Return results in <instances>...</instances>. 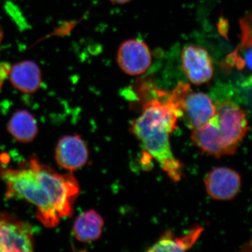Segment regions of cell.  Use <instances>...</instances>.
I'll return each mask as SVG.
<instances>
[{
  "label": "cell",
  "mask_w": 252,
  "mask_h": 252,
  "mask_svg": "<svg viewBox=\"0 0 252 252\" xmlns=\"http://www.w3.org/2000/svg\"><path fill=\"white\" fill-rule=\"evenodd\" d=\"M168 94L164 100L158 96L146 102L142 114L131 124V130L168 177L179 182L183 176V165L172 152L170 136L176 128L180 114Z\"/></svg>",
  "instance_id": "cell-1"
},
{
  "label": "cell",
  "mask_w": 252,
  "mask_h": 252,
  "mask_svg": "<svg viewBox=\"0 0 252 252\" xmlns=\"http://www.w3.org/2000/svg\"><path fill=\"white\" fill-rule=\"evenodd\" d=\"M49 169L32 157L18 168L0 166V180L6 186V198L32 204L37 209V220L47 228H54L61 218L53 204Z\"/></svg>",
  "instance_id": "cell-2"
},
{
  "label": "cell",
  "mask_w": 252,
  "mask_h": 252,
  "mask_svg": "<svg viewBox=\"0 0 252 252\" xmlns=\"http://www.w3.org/2000/svg\"><path fill=\"white\" fill-rule=\"evenodd\" d=\"M215 104L216 115L207 125L192 130V140L209 155L217 158L232 155L249 130L246 111L228 99Z\"/></svg>",
  "instance_id": "cell-3"
},
{
  "label": "cell",
  "mask_w": 252,
  "mask_h": 252,
  "mask_svg": "<svg viewBox=\"0 0 252 252\" xmlns=\"http://www.w3.org/2000/svg\"><path fill=\"white\" fill-rule=\"evenodd\" d=\"M168 98L192 130L203 127L216 115V104L203 93H193L188 84L180 83Z\"/></svg>",
  "instance_id": "cell-4"
},
{
  "label": "cell",
  "mask_w": 252,
  "mask_h": 252,
  "mask_svg": "<svg viewBox=\"0 0 252 252\" xmlns=\"http://www.w3.org/2000/svg\"><path fill=\"white\" fill-rule=\"evenodd\" d=\"M34 249L31 224L12 214L0 212V252H29Z\"/></svg>",
  "instance_id": "cell-5"
},
{
  "label": "cell",
  "mask_w": 252,
  "mask_h": 252,
  "mask_svg": "<svg viewBox=\"0 0 252 252\" xmlns=\"http://www.w3.org/2000/svg\"><path fill=\"white\" fill-rule=\"evenodd\" d=\"M207 194L214 200L228 201L238 195L242 186L240 174L229 167H218L204 179Z\"/></svg>",
  "instance_id": "cell-6"
},
{
  "label": "cell",
  "mask_w": 252,
  "mask_h": 252,
  "mask_svg": "<svg viewBox=\"0 0 252 252\" xmlns=\"http://www.w3.org/2000/svg\"><path fill=\"white\" fill-rule=\"evenodd\" d=\"M119 67L131 76L143 74L152 64V54L143 41L130 39L124 41L119 46L117 54Z\"/></svg>",
  "instance_id": "cell-7"
},
{
  "label": "cell",
  "mask_w": 252,
  "mask_h": 252,
  "mask_svg": "<svg viewBox=\"0 0 252 252\" xmlns=\"http://www.w3.org/2000/svg\"><path fill=\"white\" fill-rule=\"evenodd\" d=\"M182 66L190 82L200 85L208 82L213 76L214 68L208 52L197 46H187L182 52Z\"/></svg>",
  "instance_id": "cell-8"
},
{
  "label": "cell",
  "mask_w": 252,
  "mask_h": 252,
  "mask_svg": "<svg viewBox=\"0 0 252 252\" xmlns=\"http://www.w3.org/2000/svg\"><path fill=\"white\" fill-rule=\"evenodd\" d=\"M89 152L86 142L79 135H66L58 142L55 158L60 167L70 172L87 163Z\"/></svg>",
  "instance_id": "cell-9"
},
{
  "label": "cell",
  "mask_w": 252,
  "mask_h": 252,
  "mask_svg": "<svg viewBox=\"0 0 252 252\" xmlns=\"http://www.w3.org/2000/svg\"><path fill=\"white\" fill-rule=\"evenodd\" d=\"M11 84L24 94H34L40 88L41 72L36 63L21 61L11 68L9 75Z\"/></svg>",
  "instance_id": "cell-10"
},
{
  "label": "cell",
  "mask_w": 252,
  "mask_h": 252,
  "mask_svg": "<svg viewBox=\"0 0 252 252\" xmlns=\"http://www.w3.org/2000/svg\"><path fill=\"white\" fill-rule=\"evenodd\" d=\"M104 224L103 218L98 212L89 210L83 212L74 220L73 233L81 243H92L100 238Z\"/></svg>",
  "instance_id": "cell-11"
},
{
  "label": "cell",
  "mask_w": 252,
  "mask_h": 252,
  "mask_svg": "<svg viewBox=\"0 0 252 252\" xmlns=\"http://www.w3.org/2000/svg\"><path fill=\"white\" fill-rule=\"evenodd\" d=\"M203 231V227L195 225L182 236L175 237L171 231L167 230L147 252L187 251L195 245Z\"/></svg>",
  "instance_id": "cell-12"
},
{
  "label": "cell",
  "mask_w": 252,
  "mask_h": 252,
  "mask_svg": "<svg viewBox=\"0 0 252 252\" xmlns=\"http://www.w3.org/2000/svg\"><path fill=\"white\" fill-rule=\"evenodd\" d=\"M7 130L18 142L29 143L32 142L37 135V123L31 112L26 110H18L10 119Z\"/></svg>",
  "instance_id": "cell-13"
},
{
  "label": "cell",
  "mask_w": 252,
  "mask_h": 252,
  "mask_svg": "<svg viewBox=\"0 0 252 252\" xmlns=\"http://www.w3.org/2000/svg\"><path fill=\"white\" fill-rule=\"evenodd\" d=\"M242 48L252 47V11L241 20Z\"/></svg>",
  "instance_id": "cell-14"
},
{
  "label": "cell",
  "mask_w": 252,
  "mask_h": 252,
  "mask_svg": "<svg viewBox=\"0 0 252 252\" xmlns=\"http://www.w3.org/2000/svg\"><path fill=\"white\" fill-rule=\"evenodd\" d=\"M245 65L248 66L249 69L252 70V47L248 48L244 57Z\"/></svg>",
  "instance_id": "cell-15"
},
{
  "label": "cell",
  "mask_w": 252,
  "mask_h": 252,
  "mask_svg": "<svg viewBox=\"0 0 252 252\" xmlns=\"http://www.w3.org/2000/svg\"><path fill=\"white\" fill-rule=\"evenodd\" d=\"M243 86L245 87H252V76L248 78L246 80L244 81Z\"/></svg>",
  "instance_id": "cell-16"
},
{
  "label": "cell",
  "mask_w": 252,
  "mask_h": 252,
  "mask_svg": "<svg viewBox=\"0 0 252 252\" xmlns=\"http://www.w3.org/2000/svg\"><path fill=\"white\" fill-rule=\"evenodd\" d=\"M112 2L116 3V4H126V3L128 2L130 0H111Z\"/></svg>",
  "instance_id": "cell-17"
},
{
  "label": "cell",
  "mask_w": 252,
  "mask_h": 252,
  "mask_svg": "<svg viewBox=\"0 0 252 252\" xmlns=\"http://www.w3.org/2000/svg\"><path fill=\"white\" fill-rule=\"evenodd\" d=\"M3 81H4V80L0 77V91H1V87H2Z\"/></svg>",
  "instance_id": "cell-18"
}]
</instances>
